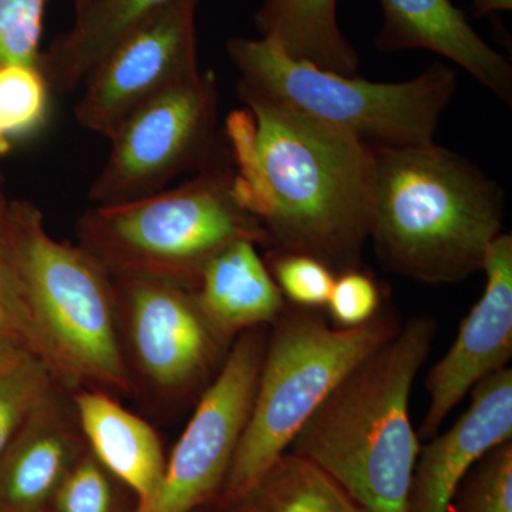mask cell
<instances>
[{
    "mask_svg": "<svg viewBox=\"0 0 512 512\" xmlns=\"http://www.w3.org/2000/svg\"><path fill=\"white\" fill-rule=\"evenodd\" d=\"M225 512H366L325 470L285 451Z\"/></svg>",
    "mask_w": 512,
    "mask_h": 512,
    "instance_id": "ffe728a7",
    "label": "cell"
},
{
    "mask_svg": "<svg viewBox=\"0 0 512 512\" xmlns=\"http://www.w3.org/2000/svg\"><path fill=\"white\" fill-rule=\"evenodd\" d=\"M485 288L461 323L456 340L426 379L430 403L417 436L439 434L448 414L485 377L505 369L512 357V237L498 235L483 269Z\"/></svg>",
    "mask_w": 512,
    "mask_h": 512,
    "instance_id": "7c38bea8",
    "label": "cell"
},
{
    "mask_svg": "<svg viewBox=\"0 0 512 512\" xmlns=\"http://www.w3.org/2000/svg\"><path fill=\"white\" fill-rule=\"evenodd\" d=\"M9 148V136L8 133H6L5 126H3L2 117H0V154L6 153Z\"/></svg>",
    "mask_w": 512,
    "mask_h": 512,
    "instance_id": "f546056e",
    "label": "cell"
},
{
    "mask_svg": "<svg viewBox=\"0 0 512 512\" xmlns=\"http://www.w3.org/2000/svg\"><path fill=\"white\" fill-rule=\"evenodd\" d=\"M254 114L271 212L269 251L359 269L369 239L373 150L338 128L238 86Z\"/></svg>",
    "mask_w": 512,
    "mask_h": 512,
    "instance_id": "7a4b0ae2",
    "label": "cell"
},
{
    "mask_svg": "<svg viewBox=\"0 0 512 512\" xmlns=\"http://www.w3.org/2000/svg\"><path fill=\"white\" fill-rule=\"evenodd\" d=\"M436 319L416 316L343 377L288 450L325 470L366 512H406L420 439L413 384L429 359Z\"/></svg>",
    "mask_w": 512,
    "mask_h": 512,
    "instance_id": "3957f363",
    "label": "cell"
},
{
    "mask_svg": "<svg viewBox=\"0 0 512 512\" xmlns=\"http://www.w3.org/2000/svg\"><path fill=\"white\" fill-rule=\"evenodd\" d=\"M87 450L70 392L56 384L0 456V512H47Z\"/></svg>",
    "mask_w": 512,
    "mask_h": 512,
    "instance_id": "5bb4252c",
    "label": "cell"
},
{
    "mask_svg": "<svg viewBox=\"0 0 512 512\" xmlns=\"http://www.w3.org/2000/svg\"><path fill=\"white\" fill-rule=\"evenodd\" d=\"M466 412L446 433L420 448L406 512H448L471 467L491 448L512 440V370H498L473 387Z\"/></svg>",
    "mask_w": 512,
    "mask_h": 512,
    "instance_id": "4fadbf2b",
    "label": "cell"
},
{
    "mask_svg": "<svg viewBox=\"0 0 512 512\" xmlns=\"http://www.w3.org/2000/svg\"><path fill=\"white\" fill-rule=\"evenodd\" d=\"M256 29L293 59L357 76L359 55L338 23V0H264Z\"/></svg>",
    "mask_w": 512,
    "mask_h": 512,
    "instance_id": "d6986e66",
    "label": "cell"
},
{
    "mask_svg": "<svg viewBox=\"0 0 512 512\" xmlns=\"http://www.w3.org/2000/svg\"><path fill=\"white\" fill-rule=\"evenodd\" d=\"M124 490L86 450L64 478L47 512H130Z\"/></svg>",
    "mask_w": 512,
    "mask_h": 512,
    "instance_id": "603a6c76",
    "label": "cell"
},
{
    "mask_svg": "<svg viewBox=\"0 0 512 512\" xmlns=\"http://www.w3.org/2000/svg\"><path fill=\"white\" fill-rule=\"evenodd\" d=\"M2 202H5V198H3L2 190H0V204H2Z\"/></svg>",
    "mask_w": 512,
    "mask_h": 512,
    "instance_id": "d6a6232c",
    "label": "cell"
},
{
    "mask_svg": "<svg viewBox=\"0 0 512 512\" xmlns=\"http://www.w3.org/2000/svg\"><path fill=\"white\" fill-rule=\"evenodd\" d=\"M56 384L45 363L33 353L0 357V456Z\"/></svg>",
    "mask_w": 512,
    "mask_h": 512,
    "instance_id": "44dd1931",
    "label": "cell"
},
{
    "mask_svg": "<svg viewBox=\"0 0 512 512\" xmlns=\"http://www.w3.org/2000/svg\"><path fill=\"white\" fill-rule=\"evenodd\" d=\"M239 86L338 128L372 150L434 143L457 87V72L433 63L412 80L373 83L293 59L269 40L232 37Z\"/></svg>",
    "mask_w": 512,
    "mask_h": 512,
    "instance_id": "52a82bcc",
    "label": "cell"
},
{
    "mask_svg": "<svg viewBox=\"0 0 512 512\" xmlns=\"http://www.w3.org/2000/svg\"><path fill=\"white\" fill-rule=\"evenodd\" d=\"M194 512H214V511H212L211 508H201V510H197Z\"/></svg>",
    "mask_w": 512,
    "mask_h": 512,
    "instance_id": "1f68e13d",
    "label": "cell"
},
{
    "mask_svg": "<svg viewBox=\"0 0 512 512\" xmlns=\"http://www.w3.org/2000/svg\"><path fill=\"white\" fill-rule=\"evenodd\" d=\"M221 156L170 190L93 205L77 222V245L113 276L170 282L192 291L208 262L232 242L247 239L269 248L264 225L235 195L234 167Z\"/></svg>",
    "mask_w": 512,
    "mask_h": 512,
    "instance_id": "5b68a950",
    "label": "cell"
},
{
    "mask_svg": "<svg viewBox=\"0 0 512 512\" xmlns=\"http://www.w3.org/2000/svg\"><path fill=\"white\" fill-rule=\"evenodd\" d=\"M380 52L424 49L446 57L511 106L512 66L488 45L451 0H379Z\"/></svg>",
    "mask_w": 512,
    "mask_h": 512,
    "instance_id": "9a60e30c",
    "label": "cell"
},
{
    "mask_svg": "<svg viewBox=\"0 0 512 512\" xmlns=\"http://www.w3.org/2000/svg\"><path fill=\"white\" fill-rule=\"evenodd\" d=\"M113 278L121 342L133 379L136 373L167 399L208 386L234 342L214 329L194 291L154 279Z\"/></svg>",
    "mask_w": 512,
    "mask_h": 512,
    "instance_id": "30bf717a",
    "label": "cell"
},
{
    "mask_svg": "<svg viewBox=\"0 0 512 512\" xmlns=\"http://www.w3.org/2000/svg\"><path fill=\"white\" fill-rule=\"evenodd\" d=\"M47 0H0V67H39Z\"/></svg>",
    "mask_w": 512,
    "mask_h": 512,
    "instance_id": "4316f807",
    "label": "cell"
},
{
    "mask_svg": "<svg viewBox=\"0 0 512 512\" xmlns=\"http://www.w3.org/2000/svg\"><path fill=\"white\" fill-rule=\"evenodd\" d=\"M382 293L372 276L349 269L335 276L326 308L339 328H356L370 322L380 309Z\"/></svg>",
    "mask_w": 512,
    "mask_h": 512,
    "instance_id": "83f0119b",
    "label": "cell"
},
{
    "mask_svg": "<svg viewBox=\"0 0 512 512\" xmlns=\"http://www.w3.org/2000/svg\"><path fill=\"white\" fill-rule=\"evenodd\" d=\"M269 271L284 298L303 309L326 306L335 282V272L305 254L295 252L269 251Z\"/></svg>",
    "mask_w": 512,
    "mask_h": 512,
    "instance_id": "484cf974",
    "label": "cell"
},
{
    "mask_svg": "<svg viewBox=\"0 0 512 512\" xmlns=\"http://www.w3.org/2000/svg\"><path fill=\"white\" fill-rule=\"evenodd\" d=\"M200 0H170L117 43L87 76L77 123L111 140L141 106L200 73Z\"/></svg>",
    "mask_w": 512,
    "mask_h": 512,
    "instance_id": "8fae6325",
    "label": "cell"
},
{
    "mask_svg": "<svg viewBox=\"0 0 512 512\" xmlns=\"http://www.w3.org/2000/svg\"><path fill=\"white\" fill-rule=\"evenodd\" d=\"M5 225L35 353L55 382L67 392L133 393L113 275L80 245L53 238L32 202L6 204Z\"/></svg>",
    "mask_w": 512,
    "mask_h": 512,
    "instance_id": "277c9868",
    "label": "cell"
},
{
    "mask_svg": "<svg viewBox=\"0 0 512 512\" xmlns=\"http://www.w3.org/2000/svg\"><path fill=\"white\" fill-rule=\"evenodd\" d=\"M448 512H512V440L491 448L471 467Z\"/></svg>",
    "mask_w": 512,
    "mask_h": 512,
    "instance_id": "7402d4cb",
    "label": "cell"
},
{
    "mask_svg": "<svg viewBox=\"0 0 512 512\" xmlns=\"http://www.w3.org/2000/svg\"><path fill=\"white\" fill-rule=\"evenodd\" d=\"M214 72H200L134 111L111 137L109 158L89 190L94 205L156 194L188 170L221 156Z\"/></svg>",
    "mask_w": 512,
    "mask_h": 512,
    "instance_id": "ba28073f",
    "label": "cell"
},
{
    "mask_svg": "<svg viewBox=\"0 0 512 512\" xmlns=\"http://www.w3.org/2000/svg\"><path fill=\"white\" fill-rule=\"evenodd\" d=\"M49 86L39 67H0V117L8 136L35 130L46 119Z\"/></svg>",
    "mask_w": 512,
    "mask_h": 512,
    "instance_id": "cb8c5ba5",
    "label": "cell"
},
{
    "mask_svg": "<svg viewBox=\"0 0 512 512\" xmlns=\"http://www.w3.org/2000/svg\"><path fill=\"white\" fill-rule=\"evenodd\" d=\"M87 450L143 505L156 493L167 456L156 429L103 390L70 392Z\"/></svg>",
    "mask_w": 512,
    "mask_h": 512,
    "instance_id": "2e32d148",
    "label": "cell"
},
{
    "mask_svg": "<svg viewBox=\"0 0 512 512\" xmlns=\"http://www.w3.org/2000/svg\"><path fill=\"white\" fill-rule=\"evenodd\" d=\"M194 293L214 329L231 342L274 325L286 309L268 264L247 239L232 242L208 262Z\"/></svg>",
    "mask_w": 512,
    "mask_h": 512,
    "instance_id": "e0dca14e",
    "label": "cell"
},
{
    "mask_svg": "<svg viewBox=\"0 0 512 512\" xmlns=\"http://www.w3.org/2000/svg\"><path fill=\"white\" fill-rule=\"evenodd\" d=\"M369 239L380 264L429 285L483 269L503 234L504 194L477 165L434 143L373 150Z\"/></svg>",
    "mask_w": 512,
    "mask_h": 512,
    "instance_id": "6da1fadb",
    "label": "cell"
},
{
    "mask_svg": "<svg viewBox=\"0 0 512 512\" xmlns=\"http://www.w3.org/2000/svg\"><path fill=\"white\" fill-rule=\"evenodd\" d=\"M474 13L477 16L491 15L497 12H510L512 0H473Z\"/></svg>",
    "mask_w": 512,
    "mask_h": 512,
    "instance_id": "f1b7e54d",
    "label": "cell"
},
{
    "mask_svg": "<svg viewBox=\"0 0 512 512\" xmlns=\"http://www.w3.org/2000/svg\"><path fill=\"white\" fill-rule=\"evenodd\" d=\"M268 332L247 426L212 511L225 512L288 451L343 377L399 332L390 312L356 328H330L311 309H288Z\"/></svg>",
    "mask_w": 512,
    "mask_h": 512,
    "instance_id": "8992f818",
    "label": "cell"
},
{
    "mask_svg": "<svg viewBox=\"0 0 512 512\" xmlns=\"http://www.w3.org/2000/svg\"><path fill=\"white\" fill-rule=\"evenodd\" d=\"M170 0H93L74 13L72 28L53 40L40 56L39 69L49 90L72 93L96 64L141 22Z\"/></svg>",
    "mask_w": 512,
    "mask_h": 512,
    "instance_id": "ac0fdd59",
    "label": "cell"
},
{
    "mask_svg": "<svg viewBox=\"0 0 512 512\" xmlns=\"http://www.w3.org/2000/svg\"><path fill=\"white\" fill-rule=\"evenodd\" d=\"M6 204H0V357L22 352L36 355L22 286L6 235Z\"/></svg>",
    "mask_w": 512,
    "mask_h": 512,
    "instance_id": "d4e9b609",
    "label": "cell"
},
{
    "mask_svg": "<svg viewBox=\"0 0 512 512\" xmlns=\"http://www.w3.org/2000/svg\"><path fill=\"white\" fill-rule=\"evenodd\" d=\"M92 2L93 0H74V13L80 12V10H83Z\"/></svg>",
    "mask_w": 512,
    "mask_h": 512,
    "instance_id": "4dcf8cb0",
    "label": "cell"
},
{
    "mask_svg": "<svg viewBox=\"0 0 512 512\" xmlns=\"http://www.w3.org/2000/svg\"><path fill=\"white\" fill-rule=\"evenodd\" d=\"M265 328L241 333L205 387L153 497L130 512L214 508L244 433L264 360Z\"/></svg>",
    "mask_w": 512,
    "mask_h": 512,
    "instance_id": "9c48e42d",
    "label": "cell"
}]
</instances>
